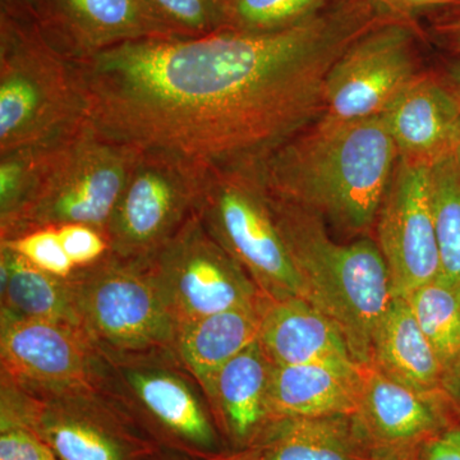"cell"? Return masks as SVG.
I'll use <instances>...</instances> for the list:
<instances>
[{"instance_id":"ba28073f","label":"cell","mask_w":460,"mask_h":460,"mask_svg":"<svg viewBox=\"0 0 460 460\" xmlns=\"http://www.w3.org/2000/svg\"><path fill=\"white\" fill-rule=\"evenodd\" d=\"M199 217L215 241L268 298L305 299L304 281L275 224L268 199L244 169L208 172Z\"/></svg>"},{"instance_id":"ac0fdd59","label":"cell","mask_w":460,"mask_h":460,"mask_svg":"<svg viewBox=\"0 0 460 460\" xmlns=\"http://www.w3.org/2000/svg\"><path fill=\"white\" fill-rule=\"evenodd\" d=\"M383 115L399 156L432 165L453 154L460 96L445 78L417 75Z\"/></svg>"},{"instance_id":"2e32d148","label":"cell","mask_w":460,"mask_h":460,"mask_svg":"<svg viewBox=\"0 0 460 460\" xmlns=\"http://www.w3.org/2000/svg\"><path fill=\"white\" fill-rule=\"evenodd\" d=\"M38 21L75 59L127 41L181 36L145 0H41Z\"/></svg>"},{"instance_id":"cb8c5ba5","label":"cell","mask_w":460,"mask_h":460,"mask_svg":"<svg viewBox=\"0 0 460 460\" xmlns=\"http://www.w3.org/2000/svg\"><path fill=\"white\" fill-rule=\"evenodd\" d=\"M0 317L77 326L68 279L54 277L0 244Z\"/></svg>"},{"instance_id":"30bf717a","label":"cell","mask_w":460,"mask_h":460,"mask_svg":"<svg viewBox=\"0 0 460 460\" xmlns=\"http://www.w3.org/2000/svg\"><path fill=\"white\" fill-rule=\"evenodd\" d=\"M9 383L58 460H156L166 453L96 384L44 389Z\"/></svg>"},{"instance_id":"f1b7e54d","label":"cell","mask_w":460,"mask_h":460,"mask_svg":"<svg viewBox=\"0 0 460 460\" xmlns=\"http://www.w3.org/2000/svg\"><path fill=\"white\" fill-rule=\"evenodd\" d=\"M181 36H201L223 29L219 0H145Z\"/></svg>"},{"instance_id":"ffe728a7","label":"cell","mask_w":460,"mask_h":460,"mask_svg":"<svg viewBox=\"0 0 460 460\" xmlns=\"http://www.w3.org/2000/svg\"><path fill=\"white\" fill-rule=\"evenodd\" d=\"M359 367L325 363L275 366L270 381V407L275 420L354 414L361 392Z\"/></svg>"},{"instance_id":"d6a6232c","label":"cell","mask_w":460,"mask_h":460,"mask_svg":"<svg viewBox=\"0 0 460 460\" xmlns=\"http://www.w3.org/2000/svg\"><path fill=\"white\" fill-rule=\"evenodd\" d=\"M413 460H460V422L426 441Z\"/></svg>"},{"instance_id":"836d02e7","label":"cell","mask_w":460,"mask_h":460,"mask_svg":"<svg viewBox=\"0 0 460 460\" xmlns=\"http://www.w3.org/2000/svg\"><path fill=\"white\" fill-rule=\"evenodd\" d=\"M443 392L460 419V358L445 372Z\"/></svg>"},{"instance_id":"7402d4cb","label":"cell","mask_w":460,"mask_h":460,"mask_svg":"<svg viewBox=\"0 0 460 460\" xmlns=\"http://www.w3.org/2000/svg\"><path fill=\"white\" fill-rule=\"evenodd\" d=\"M370 365L422 394L444 393L443 366L402 296H393L378 323Z\"/></svg>"},{"instance_id":"7a4b0ae2","label":"cell","mask_w":460,"mask_h":460,"mask_svg":"<svg viewBox=\"0 0 460 460\" xmlns=\"http://www.w3.org/2000/svg\"><path fill=\"white\" fill-rule=\"evenodd\" d=\"M399 153L384 115L321 117L268 155L239 166L270 198L301 206L347 234L374 228Z\"/></svg>"},{"instance_id":"603a6c76","label":"cell","mask_w":460,"mask_h":460,"mask_svg":"<svg viewBox=\"0 0 460 460\" xmlns=\"http://www.w3.org/2000/svg\"><path fill=\"white\" fill-rule=\"evenodd\" d=\"M262 311L229 310L178 323L174 352L205 395L220 368L259 341Z\"/></svg>"},{"instance_id":"4316f807","label":"cell","mask_w":460,"mask_h":460,"mask_svg":"<svg viewBox=\"0 0 460 460\" xmlns=\"http://www.w3.org/2000/svg\"><path fill=\"white\" fill-rule=\"evenodd\" d=\"M339 0H219L223 29L271 31L295 25Z\"/></svg>"},{"instance_id":"d4e9b609","label":"cell","mask_w":460,"mask_h":460,"mask_svg":"<svg viewBox=\"0 0 460 460\" xmlns=\"http://www.w3.org/2000/svg\"><path fill=\"white\" fill-rule=\"evenodd\" d=\"M438 279L460 296V172L453 154L431 165Z\"/></svg>"},{"instance_id":"e0dca14e","label":"cell","mask_w":460,"mask_h":460,"mask_svg":"<svg viewBox=\"0 0 460 460\" xmlns=\"http://www.w3.org/2000/svg\"><path fill=\"white\" fill-rule=\"evenodd\" d=\"M272 368L256 341L215 376L206 396L230 452L256 449L277 422L270 407Z\"/></svg>"},{"instance_id":"f35d334b","label":"cell","mask_w":460,"mask_h":460,"mask_svg":"<svg viewBox=\"0 0 460 460\" xmlns=\"http://www.w3.org/2000/svg\"><path fill=\"white\" fill-rule=\"evenodd\" d=\"M453 156H454V159H456V165H458V169L460 172V131H459L458 138H456V145H454Z\"/></svg>"},{"instance_id":"74e56055","label":"cell","mask_w":460,"mask_h":460,"mask_svg":"<svg viewBox=\"0 0 460 460\" xmlns=\"http://www.w3.org/2000/svg\"><path fill=\"white\" fill-rule=\"evenodd\" d=\"M445 80L458 93L460 96V58L454 59L447 66V74H445Z\"/></svg>"},{"instance_id":"60d3db41","label":"cell","mask_w":460,"mask_h":460,"mask_svg":"<svg viewBox=\"0 0 460 460\" xmlns=\"http://www.w3.org/2000/svg\"><path fill=\"white\" fill-rule=\"evenodd\" d=\"M411 460H413V459H411Z\"/></svg>"},{"instance_id":"d6986e66","label":"cell","mask_w":460,"mask_h":460,"mask_svg":"<svg viewBox=\"0 0 460 460\" xmlns=\"http://www.w3.org/2000/svg\"><path fill=\"white\" fill-rule=\"evenodd\" d=\"M259 341L275 366L359 367L334 321L304 298L268 299Z\"/></svg>"},{"instance_id":"5bb4252c","label":"cell","mask_w":460,"mask_h":460,"mask_svg":"<svg viewBox=\"0 0 460 460\" xmlns=\"http://www.w3.org/2000/svg\"><path fill=\"white\" fill-rule=\"evenodd\" d=\"M98 361L75 326L0 317V377L12 383L44 389L95 384Z\"/></svg>"},{"instance_id":"8d00e7d4","label":"cell","mask_w":460,"mask_h":460,"mask_svg":"<svg viewBox=\"0 0 460 460\" xmlns=\"http://www.w3.org/2000/svg\"><path fill=\"white\" fill-rule=\"evenodd\" d=\"M156 460H256L255 450L247 452H229L222 456H211V458H189V456H177V454L165 453Z\"/></svg>"},{"instance_id":"3957f363","label":"cell","mask_w":460,"mask_h":460,"mask_svg":"<svg viewBox=\"0 0 460 460\" xmlns=\"http://www.w3.org/2000/svg\"><path fill=\"white\" fill-rule=\"evenodd\" d=\"M265 198L304 281L305 301L337 323L357 363L370 365L375 332L394 296L380 248L367 238L337 243L319 215Z\"/></svg>"},{"instance_id":"6da1fadb","label":"cell","mask_w":460,"mask_h":460,"mask_svg":"<svg viewBox=\"0 0 460 460\" xmlns=\"http://www.w3.org/2000/svg\"><path fill=\"white\" fill-rule=\"evenodd\" d=\"M390 21L339 0L271 31L142 39L77 60L87 118L105 137L211 169L268 155L325 113L326 80L350 45Z\"/></svg>"},{"instance_id":"ab89813d","label":"cell","mask_w":460,"mask_h":460,"mask_svg":"<svg viewBox=\"0 0 460 460\" xmlns=\"http://www.w3.org/2000/svg\"><path fill=\"white\" fill-rule=\"evenodd\" d=\"M454 42H456V50L460 54V25L456 27V31H454Z\"/></svg>"},{"instance_id":"d590c367","label":"cell","mask_w":460,"mask_h":460,"mask_svg":"<svg viewBox=\"0 0 460 460\" xmlns=\"http://www.w3.org/2000/svg\"><path fill=\"white\" fill-rule=\"evenodd\" d=\"M40 2L41 0H2L0 9L38 20Z\"/></svg>"},{"instance_id":"1f68e13d","label":"cell","mask_w":460,"mask_h":460,"mask_svg":"<svg viewBox=\"0 0 460 460\" xmlns=\"http://www.w3.org/2000/svg\"><path fill=\"white\" fill-rule=\"evenodd\" d=\"M58 229L60 242L75 268H86L109 252L107 238L84 224H68Z\"/></svg>"},{"instance_id":"7c38bea8","label":"cell","mask_w":460,"mask_h":460,"mask_svg":"<svg viewBox=\"0 0 460 460\" xmlns=\"http://www.w3.org/2000/svg\"><path fill=\"white\" fill-rule=\"evenodd\" d=\"M419 75L410 27L387 21L361 36L332 66L323 117L356 120L384 114Z\"/></svg>"},{"instance_id":"f546056e","label":"cell","mask_w":460,"mask_h":460,"mask_svg":"<svg viewBox=\"0 0 460 460\" xmlns=\"http://www.w3.org/2000/svg\"><path fill=\"white\" fill-rule=\"evenodd\" d=\"M39 147L0 154V224L11 219L25 201L35 174Z\"/></svg>"},{"instance_id":"4dcf8cb0","label":"cell","mask_w":460,"mask_h":460,"mask_svg":"<svg viewBox=\"0 0 460 460\" xmlns=\"http://www.w3.org/2000/svg\"><path fill=\"white\" fill-rule=\"evenodd\" d=\"M0 244L11 248L18 256L54 277L68 278L75 270L74 262L60 242L57 228L33 230L13 239H3Z\"/></svg>"},{"instance_id":"e575fe53","label":"cell","mask_w":460,"mask_h":460,"mask_svg":"<svg viewBox=\"0 0 460 460\" xmlns=\"http://www.w3.org/2000/svg\"><path fill=\"white\" fill-rule=\"evenodd\" d=\"M384 8L396 9H419L428 7H438V5L454 4L459 0H374Z\"/></svg>"},{"instance_id":"5b68a950","label":"cell","mask_w":460,"mask_h":460,"mask_svg":"<svg viewBox=\"0 0 460 460\" xmlns=\"http://www.w3.org/2000/svg\"><path fill=\"white\" fill-rule=\"evenodd\" d=\"M140 154L105 137L89 119L39 147L31 187L20 210L0 224V241L68 224H84L107 238L111 215Z\"/></svg>"},{"instance_id":"484cf974","label":"cell","mask_w":460,"mask_h":460,"mask_svg":"<svg viewBox=\"0 0 460 460\" xmlns=\"http://www.w3.org/2000/svg\"><path fill=\"white\" fill-rule=\"evenodd\" d=\"M405 299L445 375L460 358V296L438 278Z\"/></svg>"},{"instance_id":"44dd1931","label":"cell","mask_w":460,"mask_h":460,"mask_svg":"<svg viewBox=\"0 0 460 460\" xmlns=\"http://www.w3.org/2000/svg\"><path fill=\"white\" fill-rule=\"evenodd\" d=\"M256 460H384L354 414L278 420Z\"/></svg>"},{"instance_id":"9c48e42d","label":"cell","mask_w":460,"mask_h":460,"mask_svg":"<svg viewBox=\"0 0 460 460\" xmlns=\"http://www.w3.org/2000/svg\"><path fill=\"white\" fill-rule=\"evenodd\" d=\"M210 171L162 151H141L109 222V252L146 265L199 213Z\"/></svg>"},{"instance_id":"9a60e30c","label":"cell","mask_w":460,"mask_h":460,"mask_svg":"<svg viewBox=\"0 0 460 460\" xmlns=\"http://www.w3.org/2000/svg\"><path fill=\"white\" fill-rule=\"evenodd\" d=\"M357 419L384 460H411L420 447L460 422L444 393L422 394L362 366Z\"/></svg>"},{"instance_id":"83f0119b","label":"cell","mask_w":460,"mask_h":460,"mask_svg":"<svg viewBox=\"0 0 460 460\" xmlns=\"http://www.w3.org/2000/svg\"><path fill=\"white\" fill-rule=\"evenodd\" d=\"M0 460H58L13 384L0 378Z\"/></svg>"},{"instance_id":"52a82bcc","label":"cell","mask_w":460,"mask_h":460,"mask_svg":"<svg viewBox=\"0 0 460 460\" xmlns=\"http://www.w3.org/2000/svg\"><path fill=\"white\" fill-rule=\"evenodd\" d=\"M77 326L99 353L174 349L177 321L146 266L108 252L68 278Z\"/></svg>"},{"instance_id":"8992f818","label":"cell","mask_w":460,"mask_h":460,"mask_svg":"<svg viewBox=\"0 0 460 460\" xmlns=\"http://www.w3.org/2000/svg\"><path fill=\"white\" fill-rule=\"evenodd\" d=\"M98 354L96 385L166 453L201 459L230 452L208 396L174 349Z\"/></svg>"},{"instance_id":"8fae6325","label":"cell","mask_w":460,"mask_h":460,"mask_svg":"<svg viewBox=\"0 0 460 460\" xmlns=\"http://www.w3.org/2000/svg\"><path fill=\"white\" fill-rule=\"evenodd\" d=\"M145 266L177 323L229 310H263L269 299L199 213Z\"/></svg>"},{"instance_id":"277c9868","label":"cell","mask_w":460,"mask_h":460,"mask_svg":"<svg viewBox=\"0 0 460 460\" xmlns=\"http://www.w3.org/2000/svg\"><path fill=\"white\" fill-rule=\"evenodd\" d=\"M87 111L75 58L36 18L0 9V154L59 140L89 119Z\"/></svg>"},{"instance_id":"4fadbf2b","label":"cell","mask_w":460,"mask_h":460,"mask_svg":"<svg viewBox=\"0 0 460 460\" xmlns=\"http://www.w3.org/2000/svg\"><path fill=\"white\" fill-rule=\"evenodd\" d=\"M376 229L393 295L405 298L438 279L440 266L431 165L399 156L378 211Z\"/></svg>"}]
</instances>
